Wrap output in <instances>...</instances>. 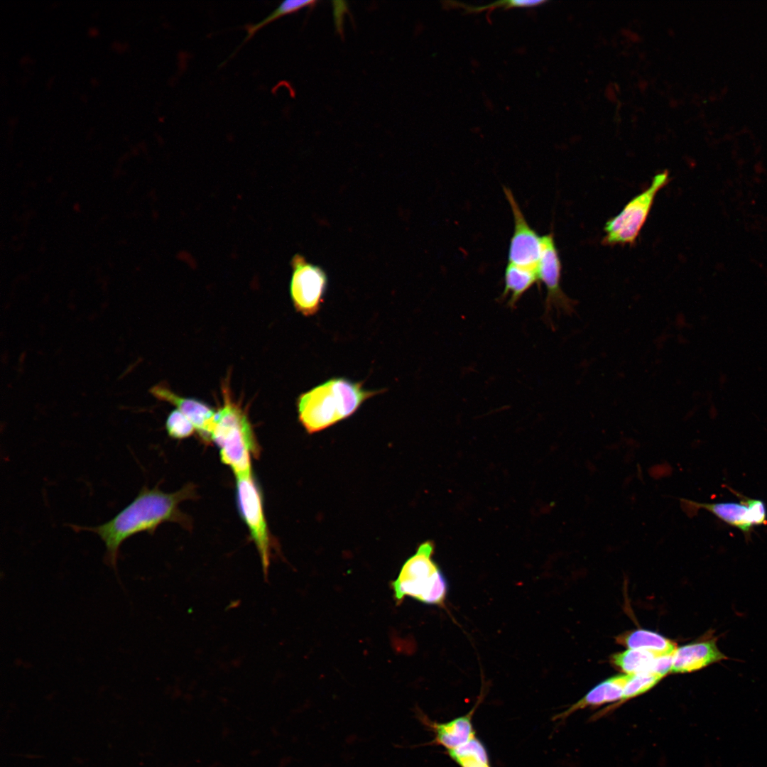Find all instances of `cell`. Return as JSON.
<instances>
[{"label":"cell","mask_w":767,"mask_h":767,"mask_svg":"<svg viewBox=\"0 0 767 767\" xmlns=\"http://www.w3.org/2000/svg\"><path fill=\"white\" fill-rule=\"evenodd\" d=\"M194 494L195 489L191 484L173 493L145 486L109 521L95 527L73 526V528L97 533L104 543L107 564L116 569L119 548L129 538L141 532L153 533L158 526L168 521L187 523L179 505L183 501L192 499Z\"/></svg>","instance_id":"6da1fadb"},{"label":"cell","mask_w":767,"mask_h":767,"mask_svg":"<svg viewBox=\"0 0 767 767\" xmlns=\"http://www.w3.org/2000/svg\"><path fill=\"white\" fill-rule=\"evenodd\" d=\"M381 391L366 389L363 382L330 379L299 396V420L308 433L320 432L351 416Z\"/></svg>","instance_id":"7a4b0ae2"},{"label":"cell","mask_w":767,"mask_h":767,"mask_svg":"<svg viewBox=\"0 0 767 767\" xmlns=\"http://www.w3.org/2000/svg\"><path fill=\"white\" fill-rule=\"evenodd\" d=\"M222 393L223 404L216 410L211 442L219 447L222 462L236 477L251 474V457L259 452L254 433L244 409L232 399L227 386Z\"/></svg>","instance_id":"3957f363"},{"label":"cell","mask_w":767,"mask_h":767,"mask_svg":"<svg viewBox=\"0 0 767 767\" xmlns=\"http://www.w3.org/2000/svg\"><path fill=\"white\" fill-rule=\"evenodd\" d=\"M433 543L426 541L404 562L391 584L397 603L408 597L426 604H444L448 582L433 559Z\"/></svg>","instance_id":"277c9868"},{"label":"cell","mask_w":767,"mask_h":767,"mask_svg":"<svg viewBox=\"0 0 767 767\" xmlns=\"http://www.w3.org/2000/svg\"><path fill=\"white\" fill-rule=\"evenodd\" d=\"M669 181L668 171L656 174L650 186L632 198L621 211L604 226L603 244L633 245L644 225L657 192Z\"/></svg>","instance_id":"5b68a950"},{"label":"cell","mask_w":767,"mask_h":767,"mask_svg":"<svg viewBox=\"0 0 767 767\" xmlns=\"http://www.w3.org/2000/svg\"><path fill=\"white\" fill-rule=\"evenodd\" d=\"M236 494L239 513L256 545L263 572L266 575L271 558V539L262 495L253 473L236 477Z\"/></svg>","instance_id":"8992f818"},{"label":"cell","mask_w":767,"mask_h":767,"mask_svg":"<svg viewBox=\"0 0 767 767\" xmlns=\"http://www.w3.org/2000/svg\"><path fill=\"white\" fill-rule=\"evenodd\" d=\"M736 494L741 497L739 502L700 503L685 499L680 501L688 516H694L700 509L707 510L724 523L739 529L749 538L754 526L767 523L766 506L761 499Z\"/></svg>","instance_id":"52a82bcc"},{"label":"cell","mask_w":767,"mask_h":767,"mask_svg":"<svg viewBox=\"0 0 767 767\" xmlns=\"http://www.w3.org/2000/svg\"><path fill=\"white\" fill-rule=\"evenodd\" d=\"M290 293L297 312L305 316L316 314L324 301L327 277L324 270L296 254L290 261Z\"/></svg>","instance_id":"ba28073f"},{"label":"cell","mask_w":767,"mask_h":767,"mask_svg":"<svg viewBox=\"0 0 767 767\" xmlns=\"http://www.w3.org/2000/svg\"><path fill=\"white\" fill-rule=\"evenodd\" d=\"M503 189L513 217L508 263L537 268L543 250V236H540L530 226L511 190L506 187Z\"/></svg>","instance_id":"9c48e42d"},{"label":"cell","mask_w":767,"mask_h":767,"mask_svg":"<svg viewBox=\"0 0 767 767\" xmlns=\"http://www.w3.org/2000/svg\"><path fill=\"white\" fill-rule=\"evenodd\" d=\"M562 265L558 251L552 233L543 236V246L537 271L539 281L546 288L545 310L550 313L553 309L567 313L573 311V302L563 292L560 286Z\"/></svg>","instance_id":"30bf717a"},{"label":"cell","mask_w":767,"mask_h":767,"mask_svg":"<svg viewBox=\"0 0 767 767\" xmlns=\"http://www.w3.org/2000/svg\"><path fill=\"white\" fill-rule=\"evenodd\" d=\"M727 658L717 646V638L710 635L702 640L676 648L673 654L671 672H695Z\"/></svg>","instance_id":"8fae6325"},{"label":"cell","mask_w":767,"mask_h":767,"mask_svg":"<svg viewBox=\"0 0 767 767\" xmlns=\"http://www.w3.org/2000/svg\"><path fill=\"white\" fill-rule=\"evenodd\" d=\"M466 714L445 722L432 721L420 711L417 714L421 723L434 734L429 745L442 746L445 751L453 749L476 736L472 718L480 700Z\"/></svg>","instance_id":"7c38bea8"},{"label":"cell","mask_w":767,"mask_h":767,"mask_svg":"<svg viewBox=\"0 0 767 767\" xmlns=\"http://www.w3.org/2000/svg\"><path fill=\"white\" fill-rule=\"evenodd\" d=\"M151 393L158 398L171 403L183 413L194 425L200 438L210 442V431L216 411L197 400L175 394L165 386H156Z\"/></svg>","instance_id":"4fadbf2b"},{"label":"cell","mask_w":767,"mask_h":767,"mask_svg":"<svg viewBox=\"0 0 767 767\" xmlns=\"http://www.w3.org/2000/svg\"><path fill=\"white\" fill-rule=\"evenodd\" d=\"M629 677V674H621L601 682L580 700L557 714L555 719H565L575 712L588 707H597L610 702H616L617 705L621 700Z\"/></svg>","instance_id":"5bb4252c"},{"label":"cell","mask_w":767,"mask_h":767,"mask_svg":"<svg viewBox=\"0 0 767 767\" xmlns=\"http://www.w3.org/2000/svg\"><path fill=\"white\" fill-rule=\"evenodd\" d=\"M617 643L629 649H641L650 651L656 656L674 653V642L663 636L646 629H636L624 632L616 638Z\"/></svg>","instance_id":"9a60e30c"},{"label":"cell","mask_w":767,"mask_h":767,"mask_svg":"<svg viewBox=\"0 0 767 767\" xmlns=\"http://www.w3.org/2000/svg\"><path fill=\"white\" fill-rule=\"evenodd\" d=\"M539 281L537 268L508 263L504 273L503 298H508V305L514 308L522 296Z\"/></svg>","instance_id":"2e32d148"},{"label":"cell","mask_w":767,"mask_h":767,"mask_svg":"<svg viewBox=\"0 0 767 767\" xmlns=\"http://www.w3.org/2000/svg\"><path fill=\"white\" fill-rule=\"evenodd\" d=\"M445 751L459 767H492L487 750L477 735Z\"/></svg>","instance_id":"e0dca14e"},{"label":"cell","mask_w":767,"mask_h":767,"mask_svg":"<svg viewBox=\"0 0 767 767\" xmlns=\"http://www.w3.org/2000/svg\"><path fill=\"white\" fill-rule=\"evenodd\" d=\"M654 653L641 649H629L612 654L611 663L625 674L651 673L656 657Z\"/></svg>","instance_id":"ac0fdd59"},{"label":"cell","mask_w":767,"mask_h":767,"mask_svg":"<svg viewBox=\"0 0 767 767\" xmlns=\"http://www.w3.org/2000/svg\"><path fill=\"white\" fill-rule=\"evenodd\" d=\"M317 3L315 0H286L282 1L271 13L259 22L245 26L246 36L238 47L249 41L260 29L270 23L285 15L291 14L306 7H312Z\"/></svg>","instance_id":"d6986e66"},{"label":"cell","mask_w":767,"mask_h":767,"mask_svg":"<svg viewBox=\"0 0 767 767\" xmlns=\"http://www.w3.org/2000/svg\"><path fill=\"white\" fill-rule=\"evenodd\" d=\"M662 678V677L649 672L629 675L624 688L621 700L616 706L648 692L658 684Z\"/></svg>","instance_id":"ffe728a7"},{"label":"cell","mask_w":767,"mask_h":767,"mask_svg":"<svg viewBox=\"0 0 767 767\" xmlns=\"http://www.w3.org/2000/svg\"><path fill=\"white\" fill-rule=\"evenodd\" d=\"M165 429L170 437L177 440L189 437L196 431L192 423L178 409L168 416Z\"/></svg>","instance_id":"44dd1931"},{"label":"cell","mask_w":767,"mask_h":767,"mask_svg":"<svg viewBox=\"0 0 767 767\" xmlns=\"http://www.w3.org/2000/svg\"><path fill=\"white\" fill-rule=\"evenodd\" d=\"M673 653L656 656L652 665L651 673L663 678L668 673L671 672L673 666Z\"/></svg>","instance_id":"7402d4cb"},{"label":"cell","mask_w":767,"mask_h":767,"mask_svg":"<svg viewBox=\"0 0 767 767\" xmlns=\"http://www.w3.org/2000/svg\"><path fill=\"white\" fill-rule=\"evenodd\" d=\"M543 3H545L544 1L511 0L506 1H498L496 4H491L490 6H504L505 8H524L538 6Z\"/></svg>","instance_id":"603a6c76"}]
</instances>
